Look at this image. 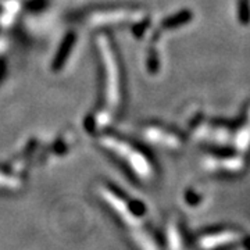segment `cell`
Segmentation results:
<instances>
[{"label": "cell", "instance_id": "6da1fadb", "mask_svg": "<svg viewBox=\"0 0 250 250\" xmlns=\"http://www.w3.org/2000/svg\"><path fill=\"white\" fill-rule=\"evenodd\" d=\"M98 197L104 207H107L117 223L126 231V236L147 227L145 224L147 210L141 200L108 185L107 182L98 187Z\"/></svg>", "mask_w": 250, "mask_h": 250}, {"label": "cell", "instance_id": "7a4b0ae2", "mask_svg": "<svg viewBox=\"0 0 250 250\" xmlns=\"http://www.w3.org/2000/svg\"><path fill=\"white\" fill-rule=\"evenodd\" d=\"M241 238V232L233 228H218L202 232L196 239V246L202 250L218 249L221 246L229 245Z\"/></svg>", "mask_w": 250, "mask_h": 250}, {"label": "cell", "instance_id": "3957f363", "mask_svg": "<svg viewBox=\"0 0 250 250\" xmlns=\"http://www.w3.org/2000/svg\"><path fill=\"white\" fill-rule=\"evenodd\" d=\"M166 242L168 250H187L188 243L185 241V232L177 218H171L166 225Z\"/></svg>", "mask_w": 250, "mask_h": 250}]
</instances>
